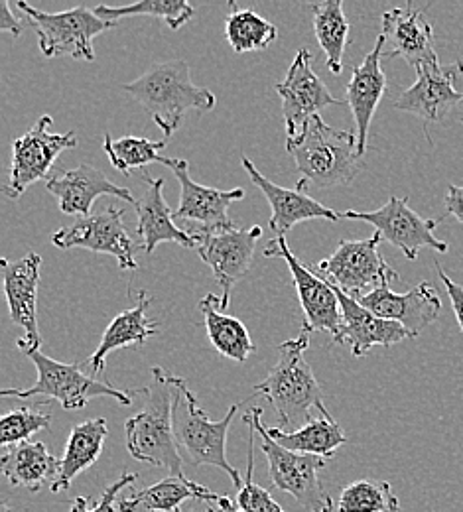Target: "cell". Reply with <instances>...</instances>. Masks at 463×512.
Listing matches in <instances>:
<instances>
[{
  "instance_id": "obj_1",
  "label": "cell",
  "mask_w": 463,
  "mask_h": 512,
  "mask_svg": "<svg viewBox=\"0 0 463 512\" xmlns=\"http://www.w3.org/2000/svg\"><path fill=\"white\" fill-rule=\"evenodd\" d=\"M152 383L144 388L142 410L125 422L127 449L136 461L164 467L170 477L188 479L184 457L174 434V400L178 377L162 367H152Z\"/></svg>"
},
{
  "instance_id": "obj_2",
  "label": "cell",
  "mask_w": 463,
  "mask_h": 512,
  "mask_svg": "<svg viewBox=\"0 0 463 512\" xmlns=\"http://www.w3.org/2000/svg\"><path fill=\"white\" fill-rule=\"evenodd\" d=\"M292 154L300 180L296 190H331L349 186L365 168L357 152V134L330 127L320 115L310 119L304 132L286 142Z\"/></svg>"
},
{
  "instance_id": "obj_3",
  "label": "cell",
  "mask_w": 463,
  "mask_h": 512,
  "mask_svg": "<svg viewBox=\"0 0 463 512\" xmlns=\"http://www.w3.org/2000/svg\"><path fill=\"white\" fill-rule=\"evenodd\" d=\"M310 347V331L280 345V355L272 371L263 383L255 384V396H263L276 412L280 426H298L310 420V410L318 408L322 416L330 418V410L324 404V392L318 383L306 351ZM302 426V424H300Z\"/></svg>"
},
{
  "instance_id": "obj_4",
  "label": "cell",
  "mask_w": 463,
  "mask_h": 512,
  "mask_svg": "<svg viewBox=\"0 0 463 512\" xmlns=\"http://www.w3.org/2000/svg\"><path fill=\"white\" fill-rule=\"evenodd\" d=\"M123 89L146 109L166 142L182 127L188 111L207 113L217 105L209 89L192 81V69L184 60L152 65L138 79L123 85Z\"/></svg>"
},
{
  "instance_id": "obj_5",
  "label": "cell",
  "mask_w": 463,
  "mask_h": 512,
  "mask_svg": "<svg viewBox=\"0 0 463 512\" xmlns=\"http://www.w3.org/2000/svg\"><path fill=\"white\" fill-rule=\"evenodd\" d=\"M237 410L239 404H233L221 420L213 422L199 406L198 396L188 388L182 377H178V394L174 400V434L184 461L192 467L213 465L223 469L231 477L235 489L241 491L245 479L241 477L239 469L227 461V434Z\"/></svg>"
},
{
  "instance_id": "obj_6",
  "label": "cell",
  "mask_w": 463,
  "mask_h": 512,
  "mask_svg": "<svg viewBox=\"0 0 463 512\" xmlns=\"http://www.w3.org/2000/svg\"><path fill=\"white\" fill-rule=\"evenodd\" d=\"M243 422L253 426L261 449L265 453L270 467V481L276 489L294 497V501L308 512L333 511V499L326 487L320 481V471L326 467V459L318 455H304L282 448L268 434V428L263 422V408H251Z\"/></svg>"
},
{
  "instance_id": "obj_7",
  "label": "cell",
  "mask_w": 463,
  "mask_h": 512,
  "mask_svg": "<svg viewBox=\"0 0 463 512\" xmlns=\"http://www.w3.org/2000/svg\"><path fill=\"white\" fill-rule=\"evenodd\" d=\"M26 357L34 363L38 371V381L30 388H4L0 394L4 398H32V396H46L50 400H58L64 410H81L89 404V400L99 396H109L121 402L123 406H131L136 394H144V388L136 390H123L113 384L99 381L95 377H89L81 371L79 365H67L60 363L48 355H44L40 349L26 351Z\"/></svg>"
},
{
  "instance_id": "obj_8",
  "label": "cell",
  "mask_w": 463,
  "mask_h": 512,
  "mask_svg": "<svg viewBox=\"0 0 463 512\" xmlns=\"http://www.w3.org/2000/svg\"><path fill=\"white\" fill-rule=\"evenodd\" d=\"M16 6L30 20L38 34L40 52L46 58L71 56L73 60H95L93 40L103 32L117 28V22H107L87 6H75L64 12H44L28 2L18 0Z\"/></svg>"
},
{
  "instance_id": "obj_9",
  "label": "cell",
  "mask_w": 463,
  "mask_h": 512,
  "mask_svg": "<svg viewBox=\"0 0 463 512\" xmlns=\"http://www.w3.org/2000/svg\"><path fill=\"white\" fill-rule=\"evenodd\" d=\"M381 241L383 239L379 233L363 241L343 239L328 258L312 268H316L318 274L333 282L345 294L361 298L398 280L397 270L389 266L379 251Z\"/></svg>"
},
{
  "instance_id": "obj_10",
  "label": "cell",
  "mask_w": 463,
  "mask_h": 512,
  "mask_svg": "<svg viewBox=\"0 0 463 512\" xmlns=\"http://www.w3.org/2000/svg\"><path fill=\"white\" fill-rule=\"evenodd\" d=\"M266 258H282L292 274V284L298 292L306 331H326L333 337V343L341 345L343 337V314L335 288L326 278H320L312 266H306L290 251L286 237H274L266 247Z\"/></svg>"
},
{
  "instance_id": "obj_11",
  "label": "cell",
  "mask_w": 463,
  "mask_h": 512,
  "mask_svg": "<svg viewBox=\"0 0 463 512\" xmlns=\"http://www.w3.org/2000/svg\"><path fill=\"white\" fill-rule=\"evenodd\" d=\"M341 219L365 221L375 227V233L389 245L397 247L408 260H416L418 251L428 247L438 253H448V243L440 241L434 231L444 221L424 219L414 209H410L406 197H391L385 205L375 211H343Z\"/></svg>"
},
{
  "instance_id": "obj_12",
  "label": "cell",
  "mask_w": 463,
  "mask_h": 512,
  "mask_svg": "<svg viewBox=\"0 0 463 512\" xmlns=\"http://www.w3.org/2000/svg\"><path fill=\"white\" fill-rule=\"evenodd\" d=\"M52 117L44 115L38 123L30 128L20 138L12 140V160H10V174L8 184L4 186V193L12 199H18L32 184L38 180H48L58 156L77 146L75 132L69 130L66 134L50 132Z\"/></svg>"
},
{
  "instance_id": "obj_13",
  "label": "cell",
  "mask_w": 463,
  "mask_h": 512,
  "mask_svg": "<svg viewBox=\"0 0 463 512\" xmlns=\"http://www.w3.org/2000/svg\"><path fill=\"white\" fill-rule=\"evenodd\" d=\"M198 243L199 258L211 268L217 284L221 286V312L231 306L233 288L247 276L253 264V256L263 227L255 225L249 229L233 231H190Z\"/></svg>"
},
{
  "instance_id": "obj_14",
  "label": "cell",
  "mask_w": 463,
  "mask_h": 512,
  "mask_svg": "<svg viewBox=\"0 0 463 512\" xmlns=\"http://www.w3.org/2000/svg\"><path fill=\"white\" fill-rule=\"evenodd\" d=\"M276 93L282 99L286 142L296 140L310 119L320 115L322 109L330 105H347L331 95L328 85L312 69V54L308 48H300L296 52L284 81L276 85Z\"/></svg>"
},
{
  "instance_id": "obj_15",
  "label": "cell",
  "mask_w": 463,
  "mask_h": 512,
  "mask_svg": "<svg viewBox=\"0 0 463 512\" xmlns=\"http://www.w3.org/2000/svg\"><path fill=\"white\" fill-rule=\"evenodd\" d=\"M125 211L119 207H107L95 215L79 217L75 223L67 225L54 233L52 243L62 249H85L99 255H111L117 258L119 268L136 270L134 253L138 245L129 235L125 221Z\"/></svg>"
},
{
  "instance_id": "obj_16",
  "label": "cell",
  "mask_w": 463,
  "mask_h": 512,
  "mask_svg": "<svg viewBox=\"0 0 463 512\" xmlns=\"http://www.w3.org/2000/svg\"><path fill=\"white\" fill-rule=\"evenodd\" d=\"M160 164L170 168L180 182V203L174 211L176 221H190L201 225L199 231H233L237 229L229 217V207L245 197L243 188L235 190H217L207 188L192 180L190 166L182 158L162 156Z\"/></svg>"
},
{
  "instance_id": "obj_17",
  "label": "cell",
  "mask_w": 463,
  "mask_h": 512,
  "mask_svg": "<svg viewBox=\"0 0 463 512\" xmlns=\"http://www.w3.org/2000/svg\"><path fill=\"white\" fill-rule=\"evenodd\" d=\"M0 264L10 320L24 331V337L16 341V347L22 353L40 349L42 337L38 329V286L42 256L30 251L14 262L2 258Z\"/></svg>"
},
{
  "instance_id": "obj_18",
  "label": "cell",
  "mask_w": 463,
  "mask_h": 512,
  "mask_svg": "<svg viewBox=\"0 0 463 512\" xmlns=\"http://www.w3.org/2000/svg\"><path fill=\"white\" fill-rule=\"evenodd\" d=\"M416 83L408 87L397 101L395 109L416 115L424 125H436L463 105V91L454 87V81L463 77V62L452 65H428L416 69Z\"/></svg>"
},
{
  "instance_id": "obj_19",
  "label": "cell",
  "mask_w": 463,
  "mask_h": 512,
  "mask_svg": "<svg viewBox=\"0 0 463 512\" xmlns=\"http://www.w3.org/2000/svg\"><path fill=\"white\" fill-rule=\"evenodd\" d=\"M357 300L377 318L400 323L412 339L438 320L442 312V300L430 282H420L406 294L393 292L387 284Z\"/></svg>"
},
{
  "instance_id": "obj_20",
  "label": "cell",
  "mask_w": 463,
  "mask_h": 512,
  "mask_svg": "<svg viewBox=\"0 0 463 512\" xmlns=\"http://www.w3.org/2000/svg\"><path fill=\"white\" fill-rule=\"evenodd\" d=\"M381 34L391 46L389 50H385L383 58H402L414 69L440 65L434 44V32L424 16V10H416L412 4L387 10L383 14Z\"/></svg>"
},
{
  "instance_id": "obj_21",
  "label": "cell",
  "mask_w": 463,
  "mask_h": 512,
  "mask_svg": "<svg viewBox=\"0 0 463 512\" xmlns=\"http://www.w3.org/2000/svg\"><path fill=\"white\" fill-rule=\"evenodd\" d=\"M385 46H387V40L383 34H379L375 48L367 54L363 64L353 67L351 79L345 89V103L349 105L355 119L357 152L361 158H365V152H367L371 121L387 91V75L381 65V60L385 56Z\"/></svg>"
},
{
  "instance_id": "obj_22",
  "label": "cell",
  "mask_w": 463,
  "mask_h": 512,
  "mask_svg": "<svg viewBox=\"0 0 463 512\" xmlns=\"http://www.w3.org/2000/svg\"><path fill=\"white\" fill-rule=\"evenodd\" d=\"M144 193L134 203L136 209V235L146 255H152L160 243H176L186 249H196L198 243L190 231L176 225L174 211L164 199V180L142 176Z\"/></svg>"
},
{
  "instance_id": "obj_23",
  "label": "cell",
  "mask_w": 463,
  "mask_h": 512,
  "mask_svg": "<svg viewBox=\"0 0 463 512\" xmlns=\"http://www.w3.org/2000/svg\"><path fill=\"white\" fill-rule=\"evenodd\" d=\"M243 168L249 174L251 182L263 192V195L272 209L270 217V231L274 237H286L292 227L304 221L312 219H326V221H341V215L335 213L330 207L322 205L320 201L312 199L310 195L302 190H288L282 186H276L265 178L257 166L251 162V158H243Z\"/></svg>"
},
{
  "instance_id": "obj_24",
  "label": "cell",
  "mask_w": 463,
  "mask_h": 512,
  "mask_svg": "<svg viewBox=\"0 0 463 512\" xmlns=\"http://www.w3.org/2000/svg\"><path fill=\"white\" fill-rule=\"evenodd\" d=\"M46 190L58 197L62 213L79 217H89L91 205L101 195H113L133 205L136 203L131 190L113 184L103 170L91 164H79L77 168L52 174L46 180Z\"/></svg>"
},
{
  "instance_id": "obj_25",
  "label": "cell",
  "mask_w": 463,
  "mask_h": 512,
  "mask_svg": "<svg viewBox=\"0 0 463 512\" xmlns=\"http://www.w3.org/2000/svg\"><path fill=\"white\" fill-rule=\"evenodd\" d=\"M330 284L335 288L343 314L341 343H345L355 357H365L373 347H393L404 339H412V335L400 323L377 318L373 312L361 306L357 298L345 294L333 282Z\"/></svg>"
},
{
  "instance_id": "obj_26",
  "label": "cell",
  "mask_w": 463,
  "mask_h": 512,
  "mask_svg": "<svg viewBox=\"0 0 463 512\" xmlns=\"http://www.w3.org/2000/svg\"><path fill=\"white\" fill-rule=\"evenodd\" d=\"M0 469L12 487L38 493L58 481L62 457H54L42 442H22L2 451Z\"/></svg>"
},
{
  "instance_id": "obj_27",
  "label": "cell",
  "mask_w": 463,
  "mask_h": 512,
  "mask_svg": "<svg viewBox=\"0 0 463 512\" xmlns=\"http://www.w3.org/2000/svg\"><path fill=\"white\" fill-rule=\"evenodd\" d=\"M150 302L152 300L146 294V290H140L138 304L127 312H121L115 320L109 323L99 347L87 361V367L91 369L93 375H99L105 371L107 357L113 351L127 349V347H142L158 331L160 323L148 320V316H146Z\"/></svg>"
},
{
  "instance_id": "obj_28",
  "label": "cell",
  "mask_w": 463,
  "mask_h": 512,
  "mask_svg": "<svg viewBox=\"0 0 463 512\" xmlns=\"http://www.w3.org/2000/svg\"><path fill=\"white\" fill-rule=\"evenodd\" d=\"M107 436H109V426L105 418H93L73 426L67 438L66 451L62 455L60 477L50 487V491L52 493L66 491L79 473H83L93 463H97Z\"/></svg>"
},
{
  "instance_id": "obj_29",
  "label": "cell",
  "mask_w": 463,
  "mask_h": 512,
  "mask_svg": "<svg viewBox=\"0 0 463 512\" xmlns=\"http://www.w3.org/2000/svg\"><path fill=\"white\" fill-rule=\"evenodd\" d=\"M221 495H215L207 487L198 485L190 479L168 477L142 491H136L129 499L119 503V512H174L186 499H198L205 503L219 501Z\"/></svg>"
},
{
  "instance_id": "obj_30",
  "label": "cell",
  "mask_w": 463,
  "mask_h": 512,
  "mask_svg": "<svg viewBox=\"0 0 463 512\" xmlns=\"http://www.w3.org/2000/svg\"><path fill=\"white\" fill-rule=\"evenodd\" d=\"M221 298L215 294H207L199 300V310L205 318V329L211 345L221 353L223 357L235 361V363H247L251 353L257 351L249 329L243 325V321L227 316L219 308Z\"/></svg>"
},
{
  "instance_id": "obj_31",
  "label": "cell",
  "mask_w": 463,
  "mask_h": 512,
  "mask_svg": "<svg viewBox=\"0 0 463 512\" xmlns=\"http://www.w3.org/2000/svg\"><path fill=\"white\" fill-rule=\"evenodd\" d=\"M268 434L274 442H278L288 451L318 455L324 459H331L337 453V449L347 444V436L333 416L310 418L294 432H284L282 428H268Z\"/></svg>"
},
{
  "instance_id": "obj_32",
  "label": "cell",
  "mask_w": 463,
  "mask_h": 512,
  "mask_svg": "<svg viewBox=\"0 0 463 512\" xmlns=\"http://www.w3.org/2000/svg\"><path fill=\"white\" fill-rule=\"evenodd\" d=\"M314 32L320 48L326 54V65L331 73L343 71V54L349 38V22L343 12L341 0H326L312 6Z\"/></svg>"
},
{
  "instance_id": "obj_33",
  "label": "cell",
  "mask_w": 463,
  "mask_h": 512,
  "mask_svg": "<svg viewBox=\"0 0 463 512\" xmlns=\"http://www.w3.org/2000/svg\"><path fill=\"white\" fill-rule=\"evenodd\" d=\"M225 36L235 54H247L268 48L276 40L278 30L255 10L237 8L225 18Z\"/></svg>"
},
{
  "instance_id": "obj_34",
  "label": "cell",
  "mask_w": 463,
  "mask_h": 512,
  "mask_svg": "<svg viewBox=\"0 0 463 512\" xmlns=\"http://www.w3.org/2000/svg\"><path fill=\"white\" fill-rule=\"evenodd\" d=\"M166 140H148L140 136H123L115 140L111 132L105 134L103 150L109 156L113 168L123 176H131L134 170H140L148 164L160 162V150L166 148Z\"/></svg>"
},
{
  "instance_id": "obj_35",
  "label": "cell",
  "mask_w": 463,
  "mask_h": 512,
  "mask_svg": "<svg viewBox=\"0 0 463 512\" xmlns=\"http://www.w3.org/2000/svg\"><path fill=\"white\" fill-rule=\"evenodd\" d=\"M337 512H400V503L391 483L359 479L341 489Z\"/></svg>"
},
{
  "instance_id": "obj_36",
  "label": "cell",
  "mask_w": 463,
  "mask_h": 512,
  "mask_svg": "<svg viewBox=\"0 0 463 512\" xmlns=\"http://www.w3.org/2000/svg\"><path fill=\"white\" fill-rule=\"evenodd\" d=\"M97 16L107 22H117L119 18L127 16H152L162 18L172 30H180L184 24H188L194 16V6L184 0H144L134 2L127 6H107L101 4L95 8Z\"/></svg>"
},
{
  "instance_id": "obj_37",
  "label": "cell",
  "mask_w": 463,
  "mask_h": 512,
  "mask_svg": "<svg viewBox=\"0 0 463 512\" xmlns=\"http://www.w3.org/2000/svg\"><path fill=\"white\" fill-rule=\"evenodd\" d=\"M52 414L42 412L36 408L22 406L18 410L8 412L0 420V444L4 448L18 446L22 442H28L34 434L42 430H50Z\"/></svg>"
},
{
  "instance_id": "obj_38",
  "label": "cell",
  "mask_w": 463,
  "mask_h": 512,
  "mask_svg": "<svg viewBox=\"0 0 463 512\" xmlns=\"http://www.w3.org/2000/svg\"><path fill=\"white\" fill-rule=\"evenodd\" d=\"M249 444H247V471H245V483L243 489L237 495V505L247 512H284V509L274 501V497L263 489L261 485L255 483L253 475H255V428L249 426Z\"/></svg>"
},
{
  "instance_id": "obj_39",
  "label": "cell",
  "mask_w": 463,
  "mask_h": 512,
  "mask_svg": "<svg viewBox=\"0 0 463 512\" xmlns=\"http://www.w3.org/2000/svg\"><path fill=\"white\" fill-rule=\"evenodd\" d=\"M138 475L136 473H123L119 477L117 483H113L111 487L105 489V493L101 495V499L95 503L93 509H89V501L85 497H75L71 501V512H117L119 505H117V499H119V493L123 489H129L136 483Z\"/></svg>"
},
{
  "instance_id": "obj_40",
  "label": "cell",
  "mask_w": 463,
  "mask_h": 512,
  "mask_svg": "<svg viewBox=\"0 0 463 512\" xmlns=\"http://www.w3.org/2000/svg\"><path fill=\"white\" fill-rule=\"evenodd\" d=\"M434 266H436V270H438V276H440L442 284L446 286V292H448V296H450V302H452L456 320L460 323V327H462L463 331V288L460 284H456V282L444 272V268H442L440 262H434Z\"/></svg>"
},
{
  "instance_id": "obj_41",
  "label": "cell",
  "mask_w": 463,
  "mask_h": 512,
  "mask_svg": "<svg viewBox=\"0 0 463 512\" xmlns=\"http://www.w3.org/2000/svg\"><path fill=\"white\" fill-rule=\"evenodd\" d=\"M0 30L18 38L22 34V22L10 12L8 0H0Z\"/></svg>"
},
{
  "instance_id": "obj_42",
  "label": "cell",
  "mask_w": 463,
  "mask_h": 512,
  "mask_svg": "<svg viewBox=\"0 0 463 512\" xmlns=\"http://www.w3.org/2000/svg\"><path fill=\"white\" fill-rule=\"evenodd\" d=\"M444 203H446V215H454L463 225V188L448 186Z\"/></svg>"
},
{
  "instance_id": "obj_43",
  "label": "cell",
  "mask_w": 463,
  "mask_h": 512,
  "mask_svg": "<svg viewBox=\"0 0 463 512\" xmlns=\"http://www.w3.org/2000/svg\"><path fill=\"white\" fill-rule=\"evenodd\" d=\"M217 507H219V511L221 512H247L243 511V509L237 505V501H231L229 497H219Z\"/></svg>"
},
{
  "instance_id": "obj_44",
  "label": "cell",
  "mask_w": 463,
  "mask_h": 512,
  "mask_svg": "<svg viewBox=\"0 0 463 512\" xmlns=\"http://www.w3.org/2000/svg\"><path fill=\"white\" fill-rule=\"evenodd\" d=\"M0 512H12L10 511V507H8V503H6V501H2V503H0Z\"/></svg>"
},
{
  "instance_id": "obj_45",
  "label": "cell",
  "mask_w": 463,
  "mask_h": 512,
  "mask_svg": "<svg viewBox=\"0 0 463 512\" xmlns=\"http://www.w3.org/2000/svg\"><path fill=\"white\" fill-rule=\"evenodd\" d=\"M174 512H184V511H180V509H176V511ZM192 512H196V511H192ZM201 512H217L215 511V509H213V507H205V511H201Z\"/></svg>"
},
{
  "instance_id": "obj_46",
  "label": "cell",
  "mask_w": 463,
  "mask_h": 512,
  "mask_svg": "<svg viewBox=\"0 0 463 512\" xmlns=\"http://www.w3.org/2000/svg\"><path fill=\"white\" fill-rule=\"evenodd\" d=\"M462 123H463V119H462Z\"/></svg>"
}]
</instances>
